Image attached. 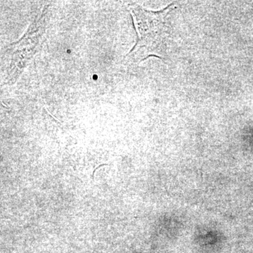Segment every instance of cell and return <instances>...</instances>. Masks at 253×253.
I'll return each instance as SVG.
<instances>
[{"label": "cell", "instance_id": "6da1fadb", "mask_svg": "<svg viewBox=\"0 0 253 253\" xmlns=\"http://www.w3.org/2000/svg\"><path fill=\"white\" fill-rule=\"evenodd\" d=\"M137 40L126 55L128 60L139 62L151 56L163 59L169 33V16L174 9L172 4L161 11H149L140 5L129 4Z\"/></svg>", "mask_w": 253, "mask_h": 253}, {"label": "cell", "instance_id": "7a4b0ae2", "mask_svg": "<svg viewBox=\"0 0 253 253\" xmlns=\"http://www.w3.org/2000/svg\"><path fill=\"white\" fill-rule=\"evenodd\" d=\"M48 10L49 5H46L41 14L31 23L22 38L5 50L1 62V81L4 84L16 83L36 54L47 26Z\"/></svg>", "mask_w": 253, "mask_h": 253}]
</instances>
